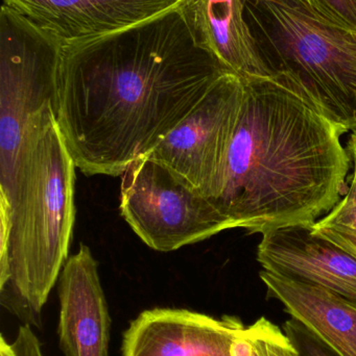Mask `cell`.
Masks as SVG:
<instances>
[{
	"mask_svg": "<svg viewBox=\"0 0 356 356\" xmlns=\"http://www.w3.org/2000/svg\"><path fill=\"white\" fill-rule=\"evenodd\" d=\"M348 145L349 154H350L351 158H353V163L356 164V129L353 131V135H351L350 140H349Z\"/></svg>",
	"mask_w": 356,
	"mask_h": 356,
	"instance_id": "cell-21",
	"label": "cell"
},
{
	"mask_svg": "<svg viewBox=\"0 0 356 356\" xmlns=\"http://www.w3.org/2000/svg\"><path fill=\"white\" fill-rule=\"evenodd\" d=\"M255 350H256V349H255ZM255 356H259L258 353H257V351H256V355H255Z\"/></svg>",
	"mask_w": 356,
	"mask_h": 356,
	"instance_id": "cell-22",
	"label": "cell"
},
{
	"mask_svg": "<svg viewBox=\"0 0 356 356\" xmlns=\"http://www.w3.org/2000/svg\"><path fill=\"white\" fill-rule=\"evenodd\" d=\"M321 226H338L356 230V164L351 175L350 186L338 204L316 222Z\"/></svg>",
	"mask_w": 356,
	"mask_h": 356,
	"instance_id": "cell-16",
	"label": "cell"
},
{
	"mask_svg": "<svg viewBox=\"0 0 356 356\" xmlns=\"http://www.w3.org/2000/svg\"><path fill=\"white\" fill-rule=\"evenodd\" d=\"M284 334L298 356H341L302 322L291 317L284 324Z\"/></svg>",
	"mask_w": 356,
	"mask_h": 356,
	"instance_id": "cell-15",
	"label": "cell"
},
{
	"mask_svg": "<svg viewBox=\"0 0 356 356\" xmlns=\"http://www.w3.org/2000/svg\"><path fill=\"white\" fill-rule=\"evenodd\" d=\"M320 14L356 33V0H307Z\"/></svg>",
	"mask_w": 356,
	"mask_h": 356,
	"instance_id": "cell-17",
	"label": "cell"
},
{
	"mask_svg": "<svg viewBox=\"0 0 356 356\" xmlns=\"http://www.w3.org/2000/svg\"><path fill=\"white\" fill-rule=\"evenodd\" d=\"M58 38L88 41L146 22L179 8L183 0H2Z\"/></svg>",
	"mask_w": 356,
	"mask_h": 356,
	"instance_id": "cell-10",
	"label": "cell"
},
{
	"mask_svg": "<svg viewBox=\"0 0 356 356\" xmlns=\"http://www.w3.org/2000/svg\"><path fill=\"white\" fill-rule=\"evenodd\" d=\"M59 346L64 356H110V312L87 245L68 257L59 278Z\"/></svg>",
	"mask_w": 356,
	"mask_h": 356,
	"instance_id": "cell-11",
	"label": "cell"
},
{
	"mask_svg": "<svg viewBox=\"0 0 356 356\" xmlns=\"http://www.w3.org/2000/svg\"><path fill=\"white\" fill-rule=\"evenodd\" d=\"M62 41L13 8L0 10V194L8 196L27 124L56 108Z\"/></svg>",
	"mask_w": 356,
	"mask_h": 356,
	"instance_id": "cell-5",
	"label": "cell"
},
{
	"mask_svg": "<svg viewBox=\"0 0 356 356\" xmlns=\"http://www.w3.org/2000/svg\"><path fill=\"white\" fill-rule=\"evenodd\" d=\"M196 45L240 77L269 76L245 16V0H183L179 6Z\"/></svg>",
	"mask_w": 356,
	"mask_h": 356,
	"instance_id": "cell-12",
	"label": "cell"
},
{
	"mask_svg": "<svg viewBox=\"0 0 356 356\" xmlns=\"http://www.w3.org/2000/svg\"><path fill=\"white\" fill-rule=\"evenodd\" d=\"M270 298L284 305L341 356H356V305L319 286L301 284L261 270Z\"/></svg>",
	"mask_w": 356,
	"mask_h": 356,
	"instance_id": "cell-13",
	"label": "cell"
},
{
	"mask_svg": "<svg viewBox=\"0 0 356 356\" xmlns=\"http://www.w3.org/2000/svg\"><path fill=\"white\" fill-rule=\"evenodd\" d=\"M245 95L219 197L230 229L316 223L342 199L348 133L271 76L242 77Z\"/></svg>",
	"mask_w": 356,
	"mask_h": 356,
	"instance_id": "cell-2",
	"label": "cell"
},
{
	"mask_svg": "<svg viewBox=\"0 0 356 356\" xmlns=\"http://www.w3.org/2000/svg\"><path fill=\"white\" fill-rule=\"evenodd\" d=\"M12 344L17 356H44L41 343L31 326L21 325Z\"/></svg>",
	"mask_w": 356,
	"mask_h": 356,
	"instance_id": "cell-19",
	"label": "cell"
},
{
	"mask_svg": "<svg viewBox=\"0 0 356 356\" xmlns=\"http://www.w3.org/2000/svg\"><path fill=\"white\" fill-rule=\"evenodd\" d=\"M314 232L332 241L340 248L356 257V230L338 226H321L314 224Z\"/></svg>",
	"mask_w": 356,
	"mask_h": 356,
	"instance_id": "cell-18",
	"label": "cell"
},
{
	"mask_svg": "<svg viewBox=\"0 0 356 356\" xmlns=\"http://www.w3.org/2000/svg\"><path fill=\"white\" fill-rule=\"evenodd\" d=\"M0 356H17L14 346L3 336L0 337Z\"/></svg>",
	"mask_w": 356,
	"mask_h": 356,
	"instance_id": "cell-20",
	"label": "cell"
},
{
	"mask_svg": "<svg viewBox=\"0 0 356 356\" xmlns=\"http://www.w3.org/2000/svg\"><path fill=\"white\" fill-rule=\"evenodd\" d=\"M75 168L47 104L25 129L10 194H0L12 204L10 271L0 286V303L31 328L41 330L44 307L68 259Z\"/></svg>",
	"mask_w": 356,
	"mask_h": 356,
	"instance_id": "cell-3",
	"label": "cell"
},
{
	"mask_svg": "<svg viewBox=\"0 0 356 356\" xmlns=\"http://www.w3.org/2000/svg\"><path fill=\"white\" fill-rule=\"evenodd\" d=\"M227 72L196 45L178 8L65 44L54 114L75 166L87 177H121Z\"/></svg>",
	"mask_w": 356,
	"mask_h": 356,
	"instance_id": "cell-1",
	"label": "cell"
},
{
	"mask_svg": "<svg viewBox=\"0 0 356 356\" xmlns=\"http://www.w3.org/2000/svg\"><path fill=\"white\" fill-rule=\"evenodd\" d=\"M121 186V216L146 246L159 252L230 229L212 198L146 154L125 169Z\"/></svg>",
	"mask_w": 356,
	"mask_h": 356,
	"instance_id": "cell-6",
	"label": "cell"
},
{
	"mask_svg": "<svg viewBox=\"0 0 356 356\" xmlns=\"http://www.w3.org/2000/svg\"><path fill=\"white\" fill-rule=\"evenodd\" d=\"M245 16L269 76L332 122L355 131V31L307 0H245Z\"/></svg>",
	"mask_w": 356,
	"mask_h": 356,
	"instance_id": "cell-4",
	"label": "cell"
},
{
	"mask_svg": "<svg viewBox=\"0 0 356 356\" xmlns=\"http://www.w3.org/2000/svg\"><path fill=\"white\" fill-rule=\"evenodd\" d=\"M314 224L268 230L257 248V261L265 271L325 289L356 305V257L315 234Z\"/></svg>",
	"mask_w": 356,
	"mask_h": 356,
	"instance_id": "cell-8",
	"label": "cell"
},
{
	"mask_svg": "<svg viewBox=\"0 0 356 356\" xmlns=\"http://www.w3.org/2000/svg\"><path fill=\"white\" fill-rule=\"evenodd\" d=\"M244 334L259 356H298L284 332L265 318L246 327Z\"/></svg>",
	"mask_w": 356,
	"mask_h": 356,
	"instance_id": "cell-14",
	"label": "cell"
},
{
	"mask_svg": "<svg viewBox=\"0 0 356 356\" xmlns=\"http://www.w3.org/2000/svg\"><path fill=\"white\" fill-rule=\"evenodd\" d=\"M245 95L242 77L222 75L194 112L146 156L213 200L219 197Z\"/></svg>",
	"mask_w": 356,
	"mask_h": 356,
	"instance_id": "cell-7",
	"label": "cell"
},
{
	"mask_svg": "<svg viewBox=\"0 0 356 356\" xmlns=\"http://www.w3.org/2000/svg\"><path fill=\"white\" fill-rule=\"evenodd\" d=\"M246 330L240 318L221 319L186 309H146L123 332V356H231Z\"/></svg>",
	"mask_w": 356,
	"mask_h": 356,
	"instance_id": "cell-9",
	"label": "cell"
}]
</instances>
